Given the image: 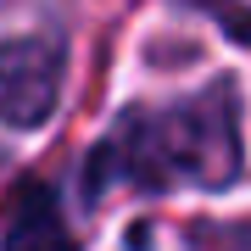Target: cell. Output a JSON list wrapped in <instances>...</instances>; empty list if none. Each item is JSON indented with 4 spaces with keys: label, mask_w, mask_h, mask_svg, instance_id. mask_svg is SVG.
<instances>
[{
    "label": "cell",
    "mask_w": 251,
    "mask_h": 251,
    "mask_svg": "<svg viewBox=\"0 0 251 251\" xmlns=\"http://www.w3.org/2000/svg\"><path fill=\"white\" fill-rule=\"evenodd\" d=\"M62 100V45L45 34L0 39V123L39 128Z\"/></svg>",
    "instance_id": "obj_1"
},
{
    "label": "cell",
    "mask_w": 251,
    "mask_h": 251,
    "mask_svg": "<svg viewBox=\"0 0 251 251\" xmlns=\"http://www.w3.org/2000/svg\"><path fill=\"white\" fill-rule=\"evenodd\" d=\"M6 251H78L73 246L67 224L56 218V201L45 190H28L11 212V229H6Z\"/></svg>",
    "instance_id": "obj_2"
}]
</instances>
